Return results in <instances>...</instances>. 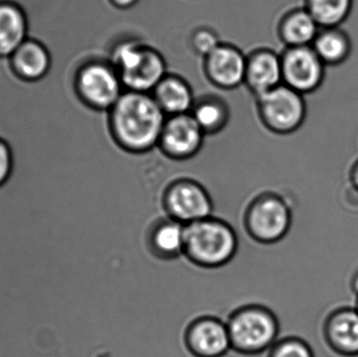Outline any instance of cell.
<instances>
[{"instance_id": "1", "label": "cell", "mask_w": 358, "mask_h": 357, "mask_svg": "<svg viewBox=\"0 0 358 357\" xmlns=\"http://www.w3.org/2000/svg\"><path fill=\"white\" fill-rule=\"evenodd\" d=\"M111 110L113 134L124 149L145 152L159 144L167 119L155 98L129 90Z\"/></svg>"}, {"instance_id": "2", "label": "cell", "mask_w": 358, "mask_h": 357, "mask_svg": "<svg viewBox=\"0 0 358 357\" xmlns=\"http://www.w3.org/2000/svg\"><path fill=\"white\" fill-rule=\"evenodd\" d=\"M238 249L234 228L219 218L185 224V256L202 268H218L233 259Z\"/></svg>"}, {"instance_id": "3", "label": "cell", "mask_w": 358, "mask_h": 357, "mask_svg": "<svg viewBox=\"0 0 358 357\" xmlns=\"http://www.w3.org/2000/svg\"><path fill=\"white\" fill-rule=\"evenodd\" d=\"M231 349L244 356H257L277 343L279 322L271 310L262 306H244L227 321Z\"/></svg>"}, {"instance_id": "4", "label": "cell", "mask_w": 358, "mask_h": 357, "mask_svg": "<svg viewBox=\"0 0 358 357\" xmlns=\"http://www.w3.org/2000/svg\"><path fill=\"white\" fill-rule=\"evenodd\" d=\"M113 60L122 83L130 92L147 94L165 79L163 57L157 50L136 42L120 44L113 52Z\"/></svg>"}, {"instance_id": "5", "label": "cell", "mask_w": 358, "mask_h": 357, "mask_svg": "<svg viewBox=\"0 0 358 357\" xmlns=\"http://www.w3.org/2000/svg\"><path fill=\"white\" fill-rule=\"evenodd\" d=\"M248 233L261 243H275L289 232L292 222L288 203L273 193H264L250 203L245 217Z\"/></svg>"}, {"instance_id": "6", "label": "cell", "mask_w": 358, "mask_h": 357, "mask_svg": "<svg viewBox=\"0 0 358 357\" xmlns=\"http://www.w3.org/2000/svg\"><path fill=\"white\" fill-rule=\"evenodd\" d=\"M76 86L82 100L98 111L113 108L123 94L115 69L100 61H88L80 68Z\"/></svg>"}, {"instance_id": "7", "label": "cell", "mask_w": 358, "mask_h": 357, "mask_svg": "<svg viewBox=\"0 0 358 357\" xmlns=\"http://www.w3.org/2000/svg\"><path fill=\"white\" fill-rule=\"evenodd\" d=\"M259 98L265 124L277 133H292L306 119L304 96L285 84H281Z\"/></svg>"}, {"instance_id": "8", "label": "cell", "mask_w": 358, "mask_h": 357, "mask_svg": "<svg viewBox=\"0 0 358 357\" xmlns=\"http://www.w3.org/2000/svg\"><path fill=\"white\" fill-rule=\"evenodd\" d=\"M164 207L169 217L189 224L213 217L214 205L203 184L196 180H178L166 191Z\"/></svg>"}, {"instance_id": "9", "label": "cell", "mask_w": 358, "mask_h": 357, "mask_svg": "<svg viewBox=\"0 0 358 357\" xmlns=\"http://www.w3.org/2000/svg\"><path fill=\"white\" fill-rule=\"evenodd\" d=\"M283 84L301 94L317 92L325 81L326 65L311 46L288 48L281 56Z\"/></svg>"}, {"instance_id": "10", "label": "cell", "mask_w": 358, "mask_h": 357, "mask_svg": "<svg viewBox=\"0 0 358 357\" xmlns=\"http://www.w3.org/2000/svg\"><path fill=\"white\" fill-rule=\"evenodd\" d=\"M185 346L194 357H223L231 350L227 323L214 316H201L185 331Z\"/></svg>"}, {"instance_id": "11", "label": "cell", "mask_w": 358, "mask_h": 357, "mask_svg": "<svg viewBox=\"0 0 358 357\" xmlns=\"http://www.w3.org/2000/svg\"><path fill=\"white\" fill-rule=\"evenodd\" d=\"M204 131L193 115H172L167 119L159 145L164 152L176 159L193 156L199 150L203 140Z\"/></svg>"}, {"instance_id": "12", "label": "cell", "mask_w": 358, "mask_h": 357, "mask_svg": "<svg viewBox=\"0 0 358 357\" xmlns=\"http://www.w3.org/2000/svg\"><path fill=\"white\" fill-rule=\"evenodd\" d=\"M323 337L328 347L343 357L358 356V312L341 307L328 314L323 325Z\"/></svg>"}, {"instance_id": "13", "label": "cell", "mask_w": 358, "mask_h": 357, "mask_svg": "<svg viewBox=\"0 0 358 357\" xmlns=\"http://www.w3.org/2000/svg\"><path fill=\"white\" fill-rule=\"evenodd\" d=\"M206 59L208 75L217 85L233 88L245 80L248 60L236 48L219 45Z\"/></svg>"}, {"instance_id": "14", "label": "cell", "mask_w": 358, "mask_h": 357, "mask_svg": "<svg viewBox=\"0 0 358 357\" xmlns=\"http://www.w3.org/2000/svg\"><path fill=\"white\" fill-rule=\"evenodd\" d=\"M27 14L18 4L0 2V56L12 54L29 39Z\"/></svg>"}, {"instance_id": "15", "label": "cell", "mask_w": 358, "mask_h": 357, "mask_svg": "<svg viewBox=\"0 0 358 357\" xmlns=\"http://www.w3.org/2000/svg\"><path fill=\"white\" fill-rule=\"evenodd\" d=\"M246 81L259 96L283 84L281 57L265 50L248 60Z\"/></svg>"}, {"instance_id": "16", "label": "cell", "mask_w": 358, "mask_h": 357, "mask_svg": "<svg viewBox=\"0 0 358 357\" xmlns=\"http://www.w3.org/2000/svg\"><path fill=\"white\" fill-rule=\"evenodd\" d=\"M185 224L171 217L155 224L149 236V247L159 259L172 260L185 255Z\"/></svg>"}, {"instance_id": "17", "label": "cell", "mask_w": 358, "mask_h": 357, "mask_svg": "<svg viewBox=\"0 0 358 357\" xmlns=\"http://www.w3.org/2000/svg\"><path fill=\"white\" fill-rule=\"evenodd\" d=\"M311 48L326 66H338L350 58L352 40L341 27H321Z\"/></svg>"}, {"instance_id": "18", "label": "cell", "mask_w": 358, "mask_h": 357, "mask_svg": "<svg viewBox=\"0 0 358 357\" xmlns=\"http://www.w3.org/2000/svg\"><path fill=\"white\" fill-rule=\"evenodd\" d=\"M13 66L23 79L39 80L50 71V52L44 44L34 38H29L12 54Z\"/></svg>"}, {"instance_id": "19", "label": "cell", "mask_w": 358, "mask_h": 357, "mask_svg": "<svg viewBox=\"0 0 358 357\" xmlns=\"http://www.w3.org/2000/svg\"><path fill=\"white\" fill-rule=\"evenodd\" d=\"M321 27L305 8H296L281 23L282 40L288 48L311 46Z\"/></svg>"}, {"instance_id": "20", "label": "cell", "mask_w": 358, "mask_h": 357, "mask_svg": "<svg viewBox=\"0 0 358 357\" xmlns=\"http://www.w3.org/2000/svg\"><path fill=\"white\" fill-rule=\"evenodd\" d=\"M155 90V100L165 113L185 115L193 105L189 85L178 78H165Z\"/></svg>"}, {"instance_id": "21", "label": "cell", "mask_w": 358, "mask_h": 357, "mask_svg": "<svg viewBox=\"0 0 358 357\" xmlns=\"http://www.w3.org/2000/svg\"><path fill=\"white\" fill-rule=\"evenodd\" d=\"M355 0H305L304 8L320 27H341L352 13Z\"/></svg>"}, {"instance_id": "22", "label": "cell", "mask_w": 358, "mask_h": 357, "mask_svg": "<svg viewBox=\"0 0 358 357\" xmlns=\"http://www.w3.org/2000/svg\"><path fill=\"white\" fill-rule=\"evenodd\" d=\"M194 119L204 132L214 131L222 126L225 119L224 110L214 102H203L194 110Z\"/></svg>"}, {"instance_id": "23", "label": "cell", "mask_w": 358, "mask_h": 357, "mask_svg": "<svg viewBox=\"0 0 358 357\" xmlns=\"http://www.w3.org/2000/svg\"><path fill=\"white\" fill-rule=\"evenodd\" d=\"M267 357H315L313 350L304 340L286 337L269 349Z\"/></svg>"}, {"instance_id": "24", "label": "cell", "mask_w": 358, "mask_h": 357, "mask_svg": "<svg viewBox=\"0 0 358 357\" xmlns=\"http://www.w3.org/2000/svg\"><path fill=\"white\" fill-rule=\"evenodd\" d=\"M218 38L210 31H199L194 37V46L199 54L208 57L212 54L218 46Z\"/></svg>"}, {"instance_id": "25", "label": "cell", "mask_w": 358, "mask_h": 357, "mask_svg": "<svg viewBox=\"0 0 358 357\" xmlns=\"http://www.w3.org/2000/svg\"><path fill=\"white\" fill-rule=\"evenodd\" d=\"M13 170V156L10 147L0 140V187L6 184Z\"/></svg>"}, {"instance_id": "26", "label": "cell", "mask_w": 358, "mask_h": 357, "mask_svg": "<svg viewBox=\"0 0 358 357\" xmlns=\"http://www.w3.org/2000/svg\"><path fill=\"white\" fill-rule=\"evenodd\" d=\"M349 180H350L351 187L358 192V159L351 167L350 172H349Z\"/></svg>"}, {"instance_id": "27", "label": "cell", "mask_w": 358, "mask_h": 357, "mask_svg": "<svg viewBox=\"0 0 358 357\" xmlns=\"http://www.w3.org/2000/svg\"><path fill=\"white\" fill-rule=\"evenodd\" d=\"M351 291L358 298V270L355 272L350 282Z\"/></svg>"}, {"instance_id": "28", "label": "cell", "mask_w": 358, "mask_h": 357, "mask_svg": "<svg viewBox=\"0 0 358 357\" xmlns=\"http://www.w3.org/2000/svg\"><path fill=\"white\" fill-rule=\"evenodd\" d=\"M115 2V6H120V8H129V6H134L138 0H113Z\"/></svg>"}, {"instance_id": "29", "label": "cell", "mask_w": 358, "mask_h": 357, "mask_svg": "<svg viewBox=\"0 0 358 357\" xmlns=\"http://www.w3.org/2000/svg\"><path fill=\"white\" fill-rule=\"evenodd\" d=\"M37 165H40V163H37ZM44 166H46V165H44ZM50 167H52V166H50ZM54 168H57V167H54ZM58 169H61V168H58ZM62 170H64V169H62ZM65 171H69V170H65ZM69 172H71V171H69ZM73 173H75V172H73ZM76 174H77V173H76ZM79 175H80V174H79ZM81 176H83V175H81ZM84 177H85V176H84ZM85 178H87V180H90V182H92V184H94V187H96V190H98L99 192H100L101 196H102L103 201H104V203H105L104 196H103L102 191L100 190V188H99V187L96 186V184H94V182H92V180H90V178H88V177H85Z\"/></svg>"}, {"instance_id": "30", "label": "cell", "mask_w": 358, "mask_h": 357, "mask_svg": "<svg viewBox=\"0 0 358 357\" xmlns=\"http://www.w3.org/2000/svg\"><path fill=\"white\" fill-rule=\"evenodd\" d=\"M355 308H357V312H358V298H357V307H355Z\"/></svg>"}]
</instances>
